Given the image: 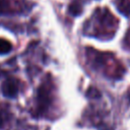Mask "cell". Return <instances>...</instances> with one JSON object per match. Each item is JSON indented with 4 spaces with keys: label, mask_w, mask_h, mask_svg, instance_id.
I'll return each mask as SVG.
<instances>
[{
    "label": "cell",
    "mask_w": 130,
    "mask_h": 130,
    "mask_svg": "<svg viewBox=\"0 0 130 130\" xmlns=\"http://www.w3.org/2000/svg\"><path fill=\"white\" fill-rule=\"evenodd\" d=\"M2 90L6 96H14L17 92V86L14 84L12 80H6L3 83Z\"/></svg>",
    "instance_id": "1"
},
{
    "label": "cell",
    "mask_w": 130,
    "mask_h": 130,
    "mask_svg": "<svg viewBox=\"0 0 130 130\" xmlns=\"http://www.w3.org/2000/svg\"><path fill=\"white\" fill-rule=\"evenodd\" d=\"M11 50V45L8 41L0 39V54H5L8 53Z\"/></svg>",
    "instance_id": "2"
}]
</instances>
